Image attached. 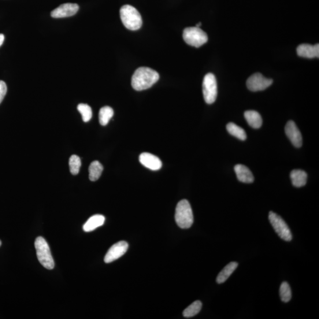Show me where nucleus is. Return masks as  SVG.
Listing matches in <instances>:
<instances>
[{"label":"nucleus","instance_id":"f257e3e1","mask_svg":"<svg viewBox=\"0 0 319 319\" xmlns=\"http://www.w3.org/2000/svg\"><path fill=\"white\" fill-rule=\"evenodd\" d=\"M158 79L157 72L147 67H142L137 69L133 74L131 85L136 91L146 90L153 86Z\"/></svg>","mask_w":319,"mask_h":319},{"label":"nucleus","instance_id":"f03ea898","mask_svg":"<svg viewBox=\"0 0 319 319\" xmlns=\"http://www.w3.org/2000/svg\"><path fill=\"white\" fill-rule=\"evenodd\" d=\"M120 17L124 26L130 31H137L142 26V16L135 7L125 5L120 9Z\"/></svg>","mask_w":319,"mask_h":319},{"label":"nucleus","instance_id":"7ed1b4c3","mask_svg":"<svg viewBox=\"0 0 319 319\" xmlns=\"http://www.w3.org/2000/svg\"><path fill=\"white\" fill-rule=\"evenodd\" d=\"M175 220L177 225L181 229L190 228L194 224V215L190 203L187 200H181L177 203Z\"/></svg>","mask_w":319,"mask_h":319},{"label":"nucleus","instance_id":"20e7f679","mask_svg":"<svg viewBox=\"0 0 319 319\" xmlns=\"http://www.w3.org/2000/svg\"><path fill=\"white\" fill-rule=\"evenodd\" d=\"M37 257L40 264L44 268L52 270L55 267V262L51 255L49 245L43 237L39 236L35 243Z\"/></svg>","mask_w":319,"mask_h":319},{"label":"nucleus","instance_id":"39448f33","mask_svg":"<svg viewBox=\"0 0 319 319\" xmlns=\"http://www.w3.org/2000/svg\"><path fill=\"white\" fill-rule=\"evenodd\" d=\"M183 38L189 45L199 47L205 44L208 38L205 32L199 28H188L184 30Z\"/></svg>","mask_w":319,"mask_h":319},{"label":"nucleus","instance_id":"423d86ee","mask_svg":"<svg viewBox=\"0 0 319 319\" xmlns=\"http://www.w3.org/2000/svg\"><path fill=\"white\" fill-rule=\"evenodd\" d=\"M203 94L204 99L208 104H212L216 101L218 95L217 82L213 73H207L204 77Z\"/></svg>","mask_w":319,"mask_h":319},{"label":"nucleus","instance_id":"0eeeda50","mask_svg":"<svg viewBox=\"0 0 319 319\" xmlns=\"http://www.w3.org/2000/svg\"><path fill=\"white\" fill-rule=\"evenodd\" d=\"M269 218L271 224L273 226L278 235L282 240L285 241H290L293 238L291 232L283 218L273 212H270Z\"/></svg>","mask_w":319,"mask_h":319},{"label":"nucleus","instance_id":"6e6552de","mask_svg":"<svg viewBox=\"0 0 319 319\" xmlns=\"http://www.w3.org/2000/svg\"><path fill=\"white\" fill-rule=\"evenodd\" d=\"M273 81L272 79L266 78L259 73H254L251 76L247 81V86L248 90L253 91H261L266 90L272 85Z\"/></svg>","mask_w":319,"mask_h":319},{"label":"nucleus","instance_id":"1a4fd4ad","mask_svg":"<svg viewBox=\"0 0 319 319\" xmlns=\"http://www.w3.org/2000/svg\"><path fill=\"white\" fill-rule=\"evenodd\" d=\"M128 248V244L125 241H120L113 245L108 251L104 258L105 263H110L117 260L125 254Z\"/></svg>","mask_w":319,"mask_h":319},{"label":"nucleus","instance_id":"9d476101","mask_svg":"<svg viewBox=\"0 0 319 319\" xmlns=\"http://www.w3.org/2000/svg\"><path fill=\"white\" fill-rule=\"evenodd\" d=\"M79 9V6L77 4L65 3L53 10L51 12V16L55 18L71 17L78 12Z\"/></svg>","mask_w":319,"mask_h":319},{"label":"nucleus","instance_id":"9b49d317","mask_svg":"<svg viewBox=\"0 0 319 319\" xmlns=\"http://www.w3.org/2000/svg\"><path fill=\"white\" fill-rule=\"evenodd\" d=\"M285 132L293 146L299 148L302 146L303 139L299 128L295 122L289 121L285 127Z\"/></svg>","mask_w":319,"mask_h":319},{"label":"nucleus","instance_id":"f8f14e48","mask_svg":"<svg viewBox=\"0 0 319 319\" xmlns=\"http://www.w3.org/2000/svg\"><path fill=\"white\" fill-rule=\"evenodd\" d=\"M139 161L141 164L144 167L151 170H154V171L161 169L162 167L161 159L150 153H143L141 154Z\"/></svg>","mask_w":319,"mask_h":319},{"label":"nucleus","instance_id":"ddd939ff","mask_svg":"<svg viewBox=\"0 0 319 319\" xmlns=\"http://www.w3.org/2000/svg\"><path fill=\"white\" fill-rule=\"evenodd\" d=\"M297 53L300 57L312 59L319 58V44L311 45L309 44H300L297 49Z\"/></svg>","mask_w":319,"mask_h":319},{"label":"nucleus","instance_id":"4468645a","mask_svg":"<svg viewBox=\"0 0 319 319\" xmlns=\"http://www.w3.org/2000/svg\"><path fill=\"white\" fill-rule=\"evenodd\" d=\"M237 178L239 181L244 183H251L254 180L253 173L250 170L243 165H236L234 168Z\"/></svg>","mask_w":319,"mask_h":319},{"label":"nucleus","instance_id":"2eb2a0df","mask_svg":"<svg viewBox=\"0 0 319 319\" xmlns=\"http://www.w3.org/2000/svg\"><path fill=\"white\" fill-rule=\"evenodd\" d=\"M105 218L103 215H95L91 217L83 226L85 232H91L104 224Z\"/></svg>","mask_w":319,"mask_h":319},{"label":"nucleus","instance_id":"dca6fc26","mask_svg":"<svg viewBox=\"0 0 319 319\" xmlns=\"http://www.w3.org/2000/svg\"><path fill=\"white\" fill-rule=\"evenodd\" d=\"M290 178L293 186L301 188L307 183V174L302 170H293L290 173Z\"/></svg>","mask_w":319,"mask_h":319},{"label":"nucleus","instance_id":"f3484780","mask_svg":"<svg viewBox=\"0 0 319 319\" xmlns=\"http://www.w3.org/2000/svg\"><path fill=\"white\" fill-rule=\"evenodd\" d=\"M244 117L246 118L248 124L250 127L255 129L259 128L261 127L262 120L260 114L255 111H247L244 113Z\"/></svg>","mask_w":319,"mask_h":319},{"label":"nucleus","instance_id":"a211bd4d","mask_svg":"<svg viewBox=\"0 0 319 319\" xmlns=\"http://www.w3.org/2000/svg\"><path fill=\"white\" fill-rule=\"evenodd\" d=\"M238 263L236 262H231L226 265L223 270L221 271L217 278V282L218 284L224 283L238 267Z\"/></svg>","mask_w":319,"mask_h":319},{"label":"nucleus","instance_id":"6ab92c4d","mask_svg":"<svg viewBox=\"0 0 319 319\" xmlns=\"http://www.w3.org/2000/svg\"><path fill=\"white\" fill-rule=\"evenodd\" d=\"M103 171V166L98 161H94L91 163L89 168L90 180L95 181L98 180L101 177Z\"/></svg>","mask_w":319,"mask_h":319},{"label":"nucleus","instance_id":"aec40b11","mask_svg":"<svg viewBox=\"0 0 319 319\" xmlns=\"http://www.w3.org/2000/svg\"><path fill=\"white\" fill-rule=\"evenodd\" d=\"M226 129L230 135L236 137L237 139L243 141L247 139L246 132L244 129L233 122H229L226 125Z\"/></svg>","mask_w":319,"mask_h":319},{"label":"nucleus","instance_id":"412c9836","mask_svg":"<svg viewBox=\"0 0 319 319\" xmlns=\"http://www.w3.org/2000/svg\"><path fill=\"white\" fill-rule=\"evenodd\" d=\"M114 116V110L110 107H103L100 110L99 113V123L105 126Z\"/></svg>","mask_w":319,"mask_h":319},{"label":"nucleus","instance_id":"4be33fe9","mask_svg":"<svg viewBox=\"0 0 319 319\" xmlns=\"http://www.w3.org/2000/svg\"><path fill=\"white\" fill-rule=\"evenodd\" d=\"M202 303L199 300L195 301L188 306L186 309L183 311V316L187 318L192 317L197 315L200 311L201 310Z\"/></svg>","mask_w":319,"mask_h":319},{"label":"nucleus","instance_id":"5701e85b","mask_svg":"<svg viewBox=\"0 0 319 319\" xmlns=\"http://www.w3.org/2000/svg\"><path fill=\"white\" fill-rule=\"evenodd\" d=\"M280 296L282 302L287 303L291 299V290L290 285L287 282H283L281 284Z\"/></svg>","mask_w":319,"mask_h":319},{"label":"nucleus","instance_id":"b1692460","mask_svg":"<svg viewBox=\"0 0 319 319\" xmlns=\"http://www.w3.org/2000/svg\"><path fill=\"white\" fill-rule=\"evenodd\" d=\"M69 164L70 173L73 175H76L79 173L81 167V161L79 157L76 155H72L70 157Z\"/></svg>","mask_w":319,"mask_h":319},{"label":"nucleus","instance_id":"393cba45","mask_svg":"<svg viewBox=\"0 0 319 319\" xmlns=\"http://www.w3.org/2000/svg\"><path fill=\"white\" fill-rule=\"evenodd\" d=\"M77 110L82 115L83 120L84 122L90 121L92 117V111L91 108L85 103H80L77 106Z\"/></svg>","mask_w":319,"mask_h":319},{"label":"nucleus","instance_id":"a878e982","mask_svg":"<svg viewBox=\"0 0 319 319\" xmlns=\"http://www.w3.org/2000/svg\"><path fill=\"white\" fill-rule=\"evenodd\" d=\"M7 87L6 84L3 81H0V103H2L7 94Z\"/></svg>","mask_w":319,"mask_h":319},{"label":"nucleus","instance_id":"bb28decb","mask_svg":"<svg viewBox=\"0 0 319 319\" xmlns=\"http://www.w3.org/2000/svg\"><path fill=\"white\" fill-rule=\"evenodd\" d=\"M4 41H5V36L3 34H0V47L2 46Z\"/></svg>","mask_w":319,"mask_h":319},{"label":"nucleus","instance_id":"cd10ccee","mask_svg":"<svg viewBox=\"0 0 319 319\" xmlns=\"http://www.w3.org/2000/svg\"><path fill=\"white\" fill-rule=\"evenodd\" d=\"M200 25H201V23H199L196 24V28H199L200 26Z\"/></svg>","mask_w":319,"mask_h":319},{"label":"nucleus","instance_id":"c85d7f7f","mask_svg":"<svg viewBox=\"0 0 319 319\" xmlns=\"http://www.w3.org/2000/svg\"><path fill=\"white\" fill-rule=\"evenodd\" d=\"M2 241H1V240H0V247H1V246H2Z\"/></svg>","mask_w":319,"mask_h":319}]
</instances>
